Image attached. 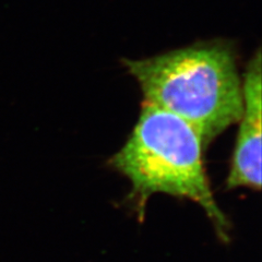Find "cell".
Instances as JSON below:
<instances>
[{
	"label": "cell",
	"instance_id": "6da1fadb",
	"mask_svg": "<svg viewBox=\"0 0 262 262\" xmlns=\"http://www.w3.org/2000/svg\"><path fill=\"white\" fill-rule=\"evenodd\" d=\"M122 63L140 84L145 102L188 122L203 149L243 115L242 80L232 46L198 43Z\"/></svg>",
	"mask_w": 262,
	"mask_h": 262
},
{
	"label": "cell",
	"instance_id": "7a4b0ae2",
	"mask_svg": "<svg viewBox=\"0 0 262 262\" xmlns=\"http://www.w3.org/2000/svg\"><path fill=\"white\" fill-rule=\"evenodd\" d=\"M202 151L201 139L188 122L144 102L133 134L111 164L131 183L140 217L154 193L186 198L199 204L220 239L228 243L231 225L213 196Z\"/></svg>",
	"mask_w": 262,
	"mask_h": 262
},
{
	"label": "cell",
	"instance_id": "3957f363",
	"mask_svg": "<svg viewBox=\"0 0 262 262\" xmlns=\"http://www.w3.org/2000/svg\"><path fill=\"white\" fill-rule=\"evenodd\" d=\"M261 53L249 61L242 83L243 115L226 189H261Z\"/></svg>",
	"mask_w": 262,
	"mask_h": 262
}]
</instances>
